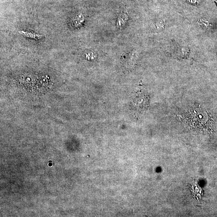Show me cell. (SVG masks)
Wrapping results in <instances>:
<instances>
[{
    "label": "cell",
    "mask_w": 217,
    "mask_h": 217,
    "mask_svg": "<svg viewBox=\"0 0 217 217\" xmlns=\"http://www.w3.org/2000/svg\"><path fill=\"white\" fill-rule=\"evenodd\" d=\"M19 33L23 35V36L27 37L30 38L37 39H41L43 36L41 35L35 33H33L31 32H26L23 31H19Z\"/></svg>",
    "instance_id": "1"
},
{
    "label": "cell",
    "mask_w": 217,
    "mask_h": 217,
    "mask_svg": "<svg viewBox=\"0 0 217 217\" xmlns=\"http://www.w3.org/2000/svg\"><path fill=\"white\" fill-rule=\"evenodd\" d=\"M165 21L163 20L159 21L156 24L157 28L159 30H163L165 27Z\"/></svg>",
    "instance_id": "2"
},
{
    "label": "cell",
    "mask_w": 217,
    "mask_h": 217,
    "mask_svg": "<svg viewBox=\"0 0 217 217\" xmlns=\"http://www.w3.org/2000/svg\"><path fill=\"white\" fill-rule=\"evenodd\" d=\"M199 23L203 27L208 28L210 26V23L207 22V21L203 20V19H200L198 21Z\"/></svg>",
    "instance_id": "3"
},
{
    "label": "cell",
    "mask_w": 217,
    "mask_h": 217,
    "mask_svg": "<svg viewBox=\"0 0 217 217\" xmlns=\"http://www.w3.org/2000/svg\"><path fill=\"white\" fill-rule=\"evenodd\" d=\"M188 2L191 4L197 6L200 3V0H188Z\"/></svg>",
    "instance_id": "4"
},
{
    "label": "cell",
    "mask_w": 217,
    "mask_h": 217,
    "mask_svg": "<svg viewBox=\"0 0 217 217\" xmlns=\"http://www.w3.org/2000/svg\"><path fill=\"white\" fill-rule=\"evenodd\" d=\"M161 2H166L167 1V0H159Z\"/></svg>",
    "instance_id": "5"
}]
</instances>
